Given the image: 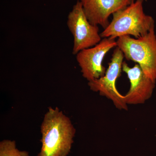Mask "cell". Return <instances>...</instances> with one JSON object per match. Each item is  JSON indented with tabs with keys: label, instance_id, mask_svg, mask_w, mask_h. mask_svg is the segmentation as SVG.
Instances as JSON below:
<instances>
[{
	"label": "cell",
	"instance_id": "cell-3",
	"mask_svg": "<svg viewBox=\"0 0 156 156\" xmlns=\"http://www.w3.org/2000/svg\"><path fill=\"white\" fill-rule=\"evenodd\" d=\"M117 47L128 60L136 62L147 77L156 81V35L154 26L145 35L138 38L130 36L119 37Z\"/></svg>",
	"mask_w": 156,
	"mask_h": 156
},
{
	"label": "cell",
	"instance_id": "cell-9",
	"mask_svg": "<svg viewBox=\"0 0 156 156\" xmlns=\"http://www.w3.org/2000/svg\"><path fill=\"white\" fill-rule=\"evenodd\" d=\"M0 156H30L28 152L20 151L15 140L5 139L0 142Z\"/></svg>",
	"mask_w": 156,
	"mask_h": 156
},
{
	"label": "cell",
	"instance_id": "cell-8",
	"mask_svg": "<svg viewBox=\"0 0 156 156\" xmlns=\"http://www.w3.org/2000/svg\"><path fill=\"white\" fill-rule=\"evenodd\" d=\"M90 23L100 25L104 29L108 26L109 17L116 11L124 9L132 0H78Z\"/></svg>",
	"mask_w": 156,
	"mask_h": 156
},
{
	"label": "cell",
	"instance_id": "cell-2",
	"mask_svg": "<svg viewBox=\"0 0 156 156\" xmlns=\"http://www.w3.org/2000/svg\"><path fill=\"white\" fill-rule=\"evenodd\" d=\"M144 0H136L126 8L112 14L108 26L100 33L102 38L115 39L124 36L138 38L147 34L154 26L151 16L144 11Z\"/></svg>",
	"mask_w": 156,
	"mask_h": 156
},
{
	"label": "cell",
	"instance_id": "cell-6",
	"mask_svg": "<svg viewBox=\"0 0 156 156\" xmlns=\"http://www.w3.org/2000/svg\"><path fill=\"white\" fill-rule=\"evenodd\" d=\"M117 47L115 39L105 38L94 47L79 52L76 58L83 76L89 82L104 76L106 71L102 64L105 56Z\"/></svg>",
	"mask_w": 156,
	"mask_h": 156
},
{
	"label": "cell",
	"instance_id": "cell-4",
	"mask_svg": "<svg viewBox=\"0 0 156 156\" xmlns=\"http://www.w3.org/2000/svg\"><path fill=\"white\" fill-rule=\"evenodd\" d=\"M124 58L122 50L116 47L104 76L89 81L88 86L92 91L99 92L101 95L111 100L116 108L127 110L128 105L125 101L124 95L120 94L116 87L117 80L122 71Z\"/></svg>",
	"mask_w": 156,
	"mask_h": 156
},
{
	"label": "cell",
	"instance_id": "cell-1",
	"mask_svg": "<svg viewBox=\"0 0 156 156\" xmlns=\"http://www.w3.org/2000/svg\"><path fill=\"white\" fill-rule=\"evenodd\" d=\"M41 147L37 156H67L76 129L68 117L58 108L50 107L41 126Z\"/></svg>",
	"mask_w": 156,
	"mask_h": 156
},
{
	"label": "cell",
	"instance_id": "cell-7",
	"mask_svg": "<svg viewBox=\"0 0 156 156\" xmlns=\"http://www.w3.org/2000/svg\"><path fill=\"white\" fill-rule=\"evenodd\" d=\"M122 71L130 83L129 91L124 95L127 105H139L145 103L151 97L156 83L144 74L139 65L130 67L126 62L122 65Z\"/></svg>",
	"mask_w": 156,
	"mask_h": 156
},
{
	"label": "cell",
	"instance_id": "cell-5",
	"mask_svg": "<svg viewBox=\"0 0 156 156\" xmlns=\"http://www.w3.org/2000/svg\"><path fill=\"white\" fill-rule=\"evenodd\" d=\"M67 25L73 37V53L94 47L101 41L98 26L93 25L87 19L79 1L68 14Z\"/></svg>",
	"mask_w": 156,
	"mask_h": 156
},
{
	"label": "cell",
	"instance_id": "cell-10",
	"mask_svg": "<svg viewBox=\"0 0 156 156\" xmlns=\"http://www.w3.org/2000/svg\"><path fill=\"white\" fill-rule=\"evenodd\" d=\"M132 1H136V0H132Z\"/></svg>",
	"mask_w": 156,
	"mask_h": 156
}]
</instances>
